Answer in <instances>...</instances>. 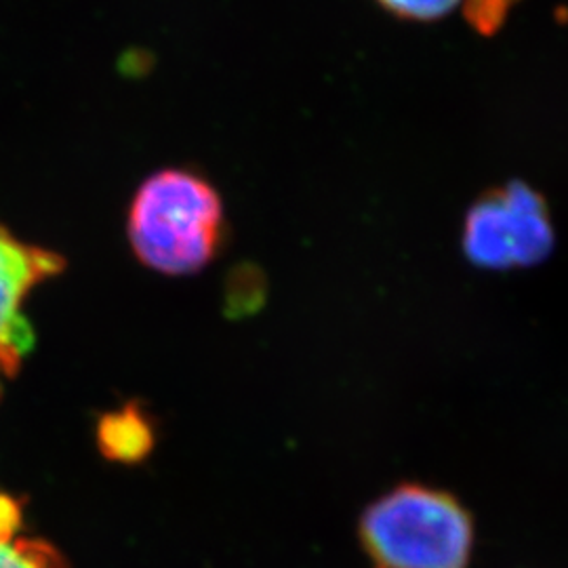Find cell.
I'll return each mask as SVG.
<instances>
[{
	"label": "cell",
	"mask_w": 568,
	"mask_h": 568,
	"mask_svg": "<svg viewBox=\"0 0 568 568\" xmlns=\"http://www.w3.org/2000/svg\"><path fill=\"white\" fill-rule=\"evenodd\" d=\"M0 568H68L60 551L37 539L0 532Z\"/></svg>",
	"instance_id": "cell-6"
},
{
	"label": "cell",
	"mask_w": 568,
	"mask_h": 568,
	"mask_svg": "<svg viewBox=\"0 0 568 568\" xmlns=\"http://www.w3.org/2000/svg\"><path fill=\"white\" fill-rule=\"evenodd\" d=\"M361 539L377 568H466L474 530L447 493L400 487L366 509Z\"/></svg>",
	"instance_id": "cell-2"
},
{
	"label": "cell",
	"mask_w": 568,
	"mask_h": 568,
	"mask_svg": "<svg viewBox=\"0 0 568 568\" xmlns=\"http://www.w3.org/2000/svg\"><path fill=\"white\" fill-rule=\"evenodd\" d=\"M63 257L26 243L0 222V379L13 377L34 345V331L23 314L30 293L58 276Z\"/></svg>",
	"instance_id": "cell-4"
},
{
	"label": "cell",
	"mask_w": 568,
	"mask_h": 568,
	"mask_svg": "<svg viewBox=\"0 0 568 568\" xmlns=\"http://www.w3.org/2000/svg\"><path fill=\"white\" fill-rule=\"evenodd\" d=\"M387 13L406 21H436L447 18L462 0H377Z\"/></svg>",
	"instance_id": "cell-8"
},
{
	"label": "cell",
	"mask_w": 568,
	"mask_h": 568,
	"mask_svg": "<svg viewBox=\"0 0 568 568\" xmlns=\"http://www.w3.org/2000/svg\"><path fill=\"white\" fill-rule=\"evenodd\" d=\"M100 440L110 457L129 459V457H140L143 450L150 447V432L140 419V415L126 410V413L112 415L103 422Z\"/></svg>",
	"instance_id": "cell-5"
},
{
	"label": "cell",
	"mask_w": 568,
	"mask_h": 568,
	"mask_svg": "<svg viewBox=\"0 0 568 568\" xmlns=\"http://www.w3.org/2000/svg\"><path fill=\"white\" fill-rule=\"evenodd\" d=\"M224 224V203L211 183L183 169H164L138 187L126 215V236L143 265L183 276L215 257Z\"/></svg>",
	"instance_id": "cell-1"
},
{
	"label": "cell",
	"mask_w": 568,
	"mask_h": 568,
	"mask_svg": "<svg viewBox=\"0 0 568 568\" xmlns=\"http://www.w3.org/2000/svg\"><path fill=\"white\" fill-rule=\"evenodd\" d=\"M556 243L548 201L525 182H509L483 194L467 211L464 253L485 270L539 264Z\"/></svg>",
	"instance_id": "cell-3"
},
{
	"label": "cell",
	"mask_w": 568,
	"mask_h": 568,
	"mask_svg": "<svg viewBox=\"0 0 568 568\" xmlns=\"http://www.w3.org/2000/svg\"><path fill=\"white\" fill-rule=\"evenodd\" d=\"M518 2L520 0H464V16L480 37H493L504 28Z\"/></svg>",
	"instance_id": "cell-7"
}]
</instances>
